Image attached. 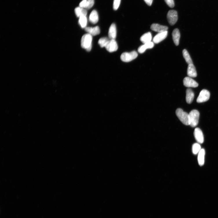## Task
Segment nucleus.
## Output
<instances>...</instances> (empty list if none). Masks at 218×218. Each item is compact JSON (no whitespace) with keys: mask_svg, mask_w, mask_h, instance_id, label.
Wrapping results in <instances>:
<instances>
[{"mask_svg":"<svg viewBox=\"0 0 218 218\" xmlns=\"http://www.w3.org/2000/svg\"><path fill=\"white\" fill-rule=\"evenodd\" d=\"M88 6L87 9L89 10L94 5V0H87Z\"/></svg>","mask_w":218,"mask_h":218,"instance_id":"c85d7f7f","label":"nucleus"},{"mask_svg":"<svg viewBox=\"0 0 218 218\" xmlns=\"http://www.w3.org/2000/svg\"><path fill=\"white\" fill-rule=\"evenodd\" d=\"M190 124L193 127H196L199 123L200 116L199 112L196 110L191 111L189 114Z\"/></svg>","mask_w":218,"mask_h":218,"instance_id":"7ed1b4c3","label":"nucleus"},{"mask_svg":"<svg viewBox=\"0 0 218 218\" xmlns=\"http://www.w3.org/2000/svg\"><path fill=\"white\" fill-rule=\"evenodd\" d=\"M80 7L87 9L88 6L87 0H83L79 4Z\"/></svg>","mask_w":218,"mask_h":218,"instance_id":"bb28decb","label":"nucleus"},{"mask_svg":"<svg viewBox=\"0 0 218 218\" xmlns=\"http://www.w3.org/2000/svg\"><path fill=\"white\" fill-rule=\"evenodd\" d=\"M121 0H114L113 8L114 10H117L120 4Z\"/></svg>","mask_w":218,"mask_h":218,"instance_id":"a878e982","label":"nucleus"},{"mask_svg":"<svg viewBox=\"0 0 218 218\" xmlns=\"http://www.w3.org/2000/svg\"><path fill=\"white\" fill-rule=\"evenodd\" d=\"M92 36L89 34L84 35L81 40L82 48L87 51H90L92 48Z\"/></svg>","mask_w":218,"mask_h":218,"instance_id":"f257e3e1","label":"nucleus"},{"mask_svg":"<svg viewBox=\"0 0 218 218\" xmlns=\"http://www.w3.org/2000/svg\"><path fill=\"white\" fill-rule=\"evenodd\" d=\"M176 114L177 117L184 124L187 125H189V114L180 108L176 110Z\"/></svg>","mask_w":218,"mask_h":218,"instance_id":"f03ea898","label":"nucleus"},{"mask_svg":"<svg viewBox=\"0 0 218 218\" xmlns=\"http://www.w3.org/2000/svg\"><path fill=\"white\" fill-rule=\"evenodd\" d=\"M186 101L187 103L190 104L192 103L194 98V94L190 89H188L186 91Z\"/></svg>","mask_w":218,"mask_h":218,"instance_id":"aec40b11","label":"nucleus"},{"mask_svg":"<svg viewBox=\"0 0 218 218\" xmlns=\"http://www.w3.org/2000/svg\"><path fill=\"white\" fill-rule=\"evenodd\" d=\"M205 154V150L203 149H201L198 154V162L200 166H202L204 164Z\"/></svg>","mask_w":218,"mask_h":218,"instance_id":"a211bd4d","label":"nucleus"},{"mask_svg":"<svg viewBox=\"0 0 218 218\" xmlns=\"http://www.w3.org/2000/svg\"><path fill=\"white\" fill-rule=\"evenodd\" d=\"M210 94L209 91L206 89L202 90L198 96L197 102L201 103L208 101L210 97Z\"/></svg>","mask_w":218,"mask_h":218,"instance_id":"39448f33","label":"nucleus"},{"mask_svg":"<svg viewBox=\"0 0 218 218\" xmlns=\"http://www.w3.org/2000/svg\"><path fill=\"white\" fill-rule=\"evenodd\" d=\"M182 54L184 58L188 65L190 64H193L192 59H191L189 53L186 50H184L182 51Z\"/></svg>","mask_w":218,"mask_h":218,"instance_id":"4be33fe9","label":"nucleus"},{"mask_svg":"<svg viewBox=\"0 0 218 218\" xmlns=\"http://www.w3.org/2000/svg\"><path fill=\"white\" fill-rule=\"evenodd\" d=\"M106 49L109 52H113L118 49V45L115 39H110L108 44L105 47Z\"/></svg>","mask_w":218,"mask_h":218,"instance_id":"6e6552de","label":"nucleus"},{"mask_svg":"<svg viewBox=\"0 0 218 218\" xmlns=\"http://www.w3.org/2000/svg\"><path fill=\"white\" fill-rule=\"evenodd\" d=\"M138 56L137 52L135 51L131 52L123 53L121 56V60L124 62H129L134 60Z\"/></svg>","mask_w":218,"mask_h":218,"instance_id":"20e7f679","label":"nucleus"},{"mask_svg":"<svg viewBox=\"0 0 218 218\" xmlns=\"http://www.w3.org/2000/svg\"><path fill=\"white\" fill-rule=\"evenodd\" d=\"M152 36L150 32H148L143 34L140 38V41L144 44L151 42Z\"/></svg>","mask_w":218,"mask_h":218,"instance_id":"412c9836","label":"nucleus"},{"mask_svg":"<svg viewBox=\"0 0 218 218\" xmlns=\"http://www.w3.org/2000/svg\"><path fill=\"white\" fill-rule=\"evenodd\" d=\"M99 20V17L97 12L96 10H92L89 17V21L92 23L96 24Z\"/></svg>","mask_w":218,"mask_h":218,"instance_id":"f3484780","label":"nucleus"},{"mask_svg":"<svg viewBox=\"0 0 218 218\" xmlns=\"http://www.w3.org/2000/svg\"><path fill=\"white\" fill-rule=\"evenodd\" d=\"M144 1L149 6H151L153 3V0H144Z\"/></svg>","mask_w":218,"mask_h":218,"instance_id":"c756f323","label":"nucleus"},{"mask_svg":"<svg viewBox=\"0 0 218 218\" xmlns=\"http://www.w3.org/2000/svg\"><path fill=\"white\" fill-rule=\"evenodd\" d=\"M154 45V43L152 42L144 44L138 48V51L140 54L143 53L147 49L153 48Z\"/></svg>","mask_w":218,"mask_h":218,"instance_id":"4468645a","label":"nucleus"},{"mask_svg":"<svg viewBox=\"0 0 218 218\" xmlns=\"http://www.w3.org/2000/svg\"><path fill=\"white\" fill-rule=\"evenodd\" d=\"M187 74L188 77L191 78H195L197 77L196 70L193 64L188 65L187 69Z\"/></svg>","mask_w":218,"mask_h":218,"instance_id":"ddd939ff","label":"nucleus"},{"mask_svg":"<svg viewBox=\"0 0 218 218\" xmlns=\"http://www.w3.org/2000/svg\"><path fill=\"white\" fill-rule=\"evenodd\" d=\"M151 29L153 31L160 33L167 31L168 28L166 26L154 23L151 25Z\"/></svg>","mask_w":218,"mask_h":218,"instance_id":"9b49d317","label":"nucleus"},{"mask_svg":"<svg viewBox=\"0 0 218 218\" xmlns=\"http://www.w3.org/2000/svg\"><path fill=\"white\" fill-rule=\"evenodd\" d=\"M194 136L198 143L202 144L204 142V137L202 131L199 128H196L194 132Z\"/></svg>","mask_w":218,"mask_h":218,"instance_id":"1a4fd4ad","label":"nucleus"},{"mask_svg":"<svg viewBox=\"0 0 218 218\" xmlns=\"http://www.w3.org/2000/svg\"><path fill=\"white\" fill-rule=\"evenodd\" d=\"M167 5L171 8H173L175 6L174 0H164Z\"/></svg>","mask_w":218,"mask_h":218,"instance_id":"cd10ccee","label":"nucleus"},{"mask_svg":"<svg viewBox=\"0 0 218 218\" xmlns=\"http://www.w3.org/2000/svg\"><path fill=\"white\" fill-rule=\"evenodd\" d=\"M85 30L92 36H95L100 34V31L98 26H96L94 28L87 27L85 28Z\"/></svg>","mask_w":218,"mask_h":218,"instance_id":"f8f14e48","label":"nucleus"},{"mask_svg":"<svg viewBox=\"0 0 218 218\" xmlns=\"http://www.w3.org/2000/svg\"><path fill=\"white\" fill-rule=\"evenodd\" d=\"M75 12L76 16L78 18L82 16H87V14L86 9L81 8L80 6L75 8Z\"/></svg>","mask_w":218,"mask_h":218,"instance_id":"6ab92c4d","label":"nucleus"},{"mask_svg":"<svg viewBox=\"0 0 218 218\" xmlns=\"http://www.w3.org/2000/svg\"><path fill=\"white\" fill-rule=\"evenodd\" d=\"M78 23L82 28H87V16H82L79 18Z\"/></svg>","mask_w":218,"mask_h":218,"instance_id":"5701e85b","label":"nucleus"},{"mask_svg":"<svg viewBox=\"0 0 218 218\" xmlns=\"http://www.w3.org/2000/svg\"><path fill=\"white\" fill-rule=\"evenodd\" d=\"M201 149V145L199 143H195L193 145V153L195 155L198 154Z\"/></svg>","mask_w":218,"mask_h":218,"instance_id":"b1692460","label":"nucleus"},{"mask_svg":"<svg viewBox=\"0 0 218 218\" xmlns=\"http://www.w3.org/2000/svg\"><path fill=\"white\" fill-rule=\"evenodd\" d=\"M172 36L175 44L176 46L179 45L180 38V34L179 30L177 29L174 30L173 32Z\"/></svg>","mask_w":218,"mask_h":218,"instance_id":"dca6fc26","label":"nucleus"},{"mask_svg":"<svg viewBox=\"0 0 218 218\" xmlns=\"http://www.w3.org/2000/svg\"><path fill=\"white\" fill-rule=\"evenodd\" d=\"M168 34V31L158 33L153 38V42L156 44L159 43L167 37Z\"/></svg>","mask_w":218,"mask_h":218,"instance_id":"9d476101","label":"nucleus"},{"mask_svg":"<svg viewBox=\"0 0 218 218\" xmlns=\"http://www.w3.org/2000/svg\"><path fill=\"white\" fill-rule=\"evenodd\" d=\"M183 84L185 86L188 87L196 88L199 85L196 81L189 77H187L184 78Z\"/></svg>","mask_w":218,"mask_h":218,"instance_id":"0eeeda50","label":"nucleus"},{"mask_svg":"<svg viewBox=\"0 0 218 218\" xmlns=\"http://www.w3.org/2000/svg\"><path fill=\"white\" fill-rule=\"evenodd\" d=\"M108 35L111 39H115L117 35L116 26L115 24H111L109 29Z\"/></svg>","mask_w":218,"mask_h":218,"instance_id":"2eb2a0df","label":"nucleus"},{"mask_svg":"<svg viewBox=\"0 0 218 218\" xmlns=\"http://www.w3.org/2000/svg\"><path fill=\"white\" fill-rule=\"evenodd\" d=\"M167 18L169 23L171 25H175L177 21L178 15L177 12L175 10H171L168 11Z\"/></svg>","mask_w":218,"mask_h":218,"instance_id":"423d86ee","label":"nucleus"},{"mask_svg":"<svg viewBox=\"0 0 218 218\" xmlns=\"http://www.w3.org/2000/svg\"><path fill=\"white\" fill-rule=\"evenodd\" d=\"M109 40L110 39L107 37L102 38L99 39L98 44L101 48L105 47Z\"/></svg>","mask_w":218,"mask_h":218,"instance_id":"393cba45","label":"nucleus"}]
</instances>
